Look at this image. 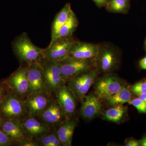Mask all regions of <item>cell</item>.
<instances>
[{
  "label": "cell",
  "instance_id": "cell-28",
  "mask_svg": "<svg viewBox=\"0 0 146 146\" xmlns=\"http://www.w3.org/2000/svg\"><path fill=\"white\" fill-rule=\"evenodd\" d=\"M15 145L19 146H37L36 140L26 137L18 141Z\"/></svg>",
  "mask_w": 146,
  "mask_h": 146
},
{
  "label": "cell",
  "instance_id": "cell-13",
  "mask_svg": "<svg viewBox=\"0 0 146 146\" xmlns=\"http://www.w3.org/2000/svg\"><path fill=\"white\" fill-rule=\"evenodd\" d=\"M54 97L68 118H70L74 114L77 99L68 86L64 84L59 87L55 92Z\"/></svg>",
  "mask_w": 146,
  "mask_h": 146
},
{
  "label": "cell",
  "instance_id": "cell-10",
  "mask_svg": "<svg viewBox=\"0 0 146 146\" xmlns=\"http://www.w3.org/2000/svg\"><path fill=\"white\" fill-rule=\"evenodd\" d=\"M36 118L54 128L68 118L54 98Z\"/></svg>",
  "mask_w": 146,
  "mask_h": 146
},
{
  "label": "cell",
  "instance_id": "cell-2",
  "mask_svg": "<svg viewBox=\"0 0 146 146\" xmlns=\"http://www.w3.org/2000/svg\"><path fill=\"white\" fill-rule=\"evenodd\" d=\"M28 115L23 100L9 88L0 104V117L2 119H16L21 121Z\"/></svg>",
  "mask_w": 146,
  "mask_h": 146
},
{
  "label": "cell",
  "instance_id": "cell-37",
  "mask_svg": "<svg viewBox=\"0 0 146 146\" xmlns=\"http://www.w3.org/2000/svg\"><path fill=\"white\" fill-rule=\"evenodd\" d=\"M145 82H146V80H145Z\"/></svg>",
  "mask_w": 146,
  "mask_h": 146
},
{
  "label": "cell",
  "instance_id": "cell-32",
  "mask_svg": "<svg viewBox=\"0 0 146 146\" xmlns=\"http://www.w3.org/2000/svg\"><path fill=\"white\" fill-rule=\"evenodd\" d=\"M139 65L142 70H146V56L139 61Z\"/></svg>",
  "mask_w": 146,
  "mask_h": 146
},
{
  "label": "cell",
  "instance_id": "cell-27",
  "mask_svg": "<svg viewBox=\"0 0 146 146\" xmlns=\"http://www.w3.org/2000/svg\"><path fill=\"white\" fill-rule=\"evenodd\" d=\"M14 143L0 129V146H10Z\"/></svg>",
  "mask_w": 146,
  "mask_h": 146
},
{
  "label": "cell",
  "instance_id": "cell-3",
  "mask_svg": "<svg viewBox=\"0 0 146 146\" xmlns=\"http://www.w3.org/2000/svg\"><path fill=\"white\" fill-rule=\"evenodd\" d=\"M99 44L98 53L95 58L96 68L103 73H109L117 67L120 52L117 47L109 43Z\"/></svg>",
  "mask_w": 146,
  "mask_h": 146
},
{
  "label": "cell",
  "instance_id": "cell-34",
  "mask_svg": "<svg viewBox=\"0 0 146 146\" xmlns=\"http://www.w3.org/2000/svg\"><path fill=\"white\" fill-rule=\"evenodd\" d=\"M138 98L146 103V93L141 94L138 96Z\"/></svg>",
  "mask_w": 146,
  "mask_h": 146
},
{
  "label": "cell",
  "instance_id": "cell-22",
  "mask_svg": "<svg viewBox=\"0 0 146 146\" xmlns=\"http://www.w3.org/2000/svg\"><path fill=\"white\" fill-rule=\"evenodd\" d=\"M36 140L37 146H63L58 136L56 128Z\"/></svg>",
  "mask_w": 146,
  "mask_h": 146
},
{
  "label": "cell",
  "instance_id": "cell-14",
  "mask_svg": "<svg viewBox=\"0 0 146 146\" xmlns=\"http://www.w3.org/2000/svg\"><path fill=\"white\" fill-rule=\"evenodd\" d=\"M119 80L112 76H107L100 79L96 84L97 96L102 99H108L118 92L122 87Z\"/></svg>",
  "mask_w": 146,
  "mask_h": 146
},
{
  "label": "cell",
  "instance_id": "cell-31",
  "mask_svg": "<svg viewBox=\"0 0 146 146\" xmlns=\"http://www.w3.org/2000/svg\"><path fill=\"white\" fill-rule=\"evenodd\" d=\"M126 146H138L140 145V141L134 139H130L125 144Z\"/></svg>",
  "mask_w": 146,
  "mask_h": 146
},
{
  "label": "cell",
  "instance_id": "cell-6",
  "mask_svg": "<svg viewBox=\"0 0 146 146\" xmlns=\"http://www.w3.org/2000/svg\"><path fill=\"white\" fill-rule=\"evenodd\" d=\"M47 91L54 96L60 86L66 83L61 74L59 62L44 58L41 62Z\"/></svg>",
  "mask_w": 146,
  "mask_h": 146
},
{
  "label": "cell",
  "instance_id": "cell-15",
  "mask_svg": "<svg viewBox=\"0 0 146 146\" xmlns=\"http://www.w3.org/2000/svg\"><path fill=\"white\" fill-rule=\"evenodd\" d=\"M99 49V44L76 41L71 47L68 56L84 60L95 59Z\"/></svg>",
  "mask_w": 146,
  "mask_h": 146
},
{
  "label": "cell",
  "instance_id": "cell-25",
  "mask_svg": "<svg viewBox=\"0 0 146 146\" xmlns=\"http://www.w3.org/2000/svg\"><path fill=\"white\" fill-rule=\"evenodd\" d=\"M131 91L137 96L146 93V82L145 81L138 82L133 84L131 88Z\"/></svg>",
  "mask_w": 146,
  "mask_h": 146
},
{
  "label": "cell",
  "instance_id": "cell-35",
  "mask_svg": "<svg viewBox=\"0 0 146 146\" xmlns=\"http://www.w3.org/2000/svg\"><path fill=\"white\" fill-rule=\"evenodd\" d=\"M144 47L145 50L146 51V38L145 39V42H144Z\"/></svg>",
  "mask_w": 146,
  "mask_h": 146
},
{
  "label": "cell",
  "instance_id": "cell-18",
  "mask_svg": "<svg viewBox=\"0 0 146 146\" xmlns=\"http://www.w3.org/2000/svg\"><path fill=\"white\" fill-rule=\"evenodd\" d=\"M76 126V122L68 118L56 127L58 136L63 146H72Z\"/></svg>",
  "mask_w": 146,
  "mask_h": 146
},
{
  "label": "cell",
  "instance_id": "cell-4",
  "mask_svg": "<svg viewBox=\"0 0 146 146\" xmlns=\"http://www.w3.org/2000/svg\"><path fill=\"white\" fill-rule=\"evenodd\" d=\"M58 62L61 74L66 82L80 73L96 68L95 58L84 60L68 56Z\"/></svg>",
  "mask_w": 146,
  "mask_h": 146
},
{
  "label": "cell",
  "instance_id": "cell-30",
  "mask_svg": "<svg viewBox=\"0 0 146 146\" xmlns=\"http://www.w3.org/2000/svg\"><path fill=\"white\" fill-rule=\"evenodd\" d=\"M99 8L106 7L108 0H92Z\"/></svg>",
  "mask_w": 146,
  "mask_h": 146
},
{
  "label": "cell",
  "instance_id": "cell-7",
  "mask_svg": "<svg viewBox=\"0 0 146 146\" xmlns=\"http://www.w3.org/2000/svg\"><path fill=\"white\" fill-rule=\"evenodd\" d=\"M76 41L72 36L58 37L51 41L48 46L43 49L45 58L53 61L62 60L68 56L71 47Z\"/></svg>",
  "mask_w": 146,
  "mask_h": 146
},
{
  "label": "cell",
  "instance_id": "cell-17",
  "mask_svg": "<svg viewBox=\"0 0 146 146\" xmlns=\"http://www.w3.org/2000/svg\"><path fill=\"white\" fill-rule=\"evenodd\" d=\"M82 102L80 115L84 118L91 119L100 112L102 104L96 96L90 95L84 97Z\"/></svg>",
  "mask_w": 146,
  "mask_h": 146
},
{
  "label": "cell",
  "instance_id": "cell-20",
  "mask_svg": "<svg viewBox=\"0 0 146 146\" xmlns=\"http://www.w3.org/2000/svg\"><path fill=\"white\" fill-rule=\"evenodd\" d=\"M78 25V20L76 14L71 10L67 22L61 27L58 34L57 37H67L72 36Z\"/></svg>",
  "mask_w": 146,
  "mask_h": 146
},
{
  "label": "cell",
  "instance_id": "cell-16",
  "mask_svg": "<svg viewBox=\"0 0 146 146\" xmlns=\"http://www.w3.org/2000/svg\"><path fill=\"white\" fill-rule=\"evenodd\" d=\"M0 129L13 141L14 145L27 137L21 121L19 120L2 119L0 123Z\"/></svg>",
  "mask_w": 146,
  "mask_h": 146
},
{
  "label": "cell",
  "instance_id": "cell-24",
  "mask_svg": "<svg viewBox=\"0 0 146 146\" xmlns=\"http://www.w3.org/2000/svg\"><path fill=\"white\" fill-rule=\"evenodd\" d=\"M125 111V108L118 105L107 110L106 112L105 117L110 121L117 122L121 119Z\"/></svg>",
  "mask_w": 146,
  "mask_h": 146
},
{
  "label": "cell",
  "instance_id": "cell-5",
  "mask_svg": "<svg viewBox=\"0 0 146 146\" xmlns=\"http://www.w3.org/2000/svg\"><path fill=\"white\" fill-rule=\"evenodd\" d=\"M98 71L93 69L80 73L69 79L66 83L76 98L82 102L96 81Z\"/></svg>",
  "mask_w": 146,
  "mask_h": 146
},
{
  "label": "cell",
  "instance_id": "cell-12",
  "mask_svg": "<svg viewBox=\"0 0 146 146\" xmlns=\"http://www.w3.org/2000/svg\"><path fill=\"white\" fill-rule=\"evenodd\" d=\"M21 122L27 137L35 140L54 129L37 118L28 115L21 120Z\"/></svg>",
  "mask_w": 146,
  "mask_h": 146
},
{
  "label": "cell",
  "instance_id": "cell-8",
  "mask_svg": "<svg viewBox=\"0 0 146 146\" xmlns=\"http://www.w3.org/2000/svg\"><path fill=\"white\" fill-rule=\"evenodd\" d=\"M6 83L9 88L23 100L29 95V83L27 65H22L7 78Z\"/></svg>",
  "mask_w": 146,
  "mask_h": 146
},
{
  "label": "cell",
  "instance_id": "cell-29",
  "mask_svg": "<svg viewBox=\"0 0 146 146\" xmlns=\"http://www.w3.org/2000/svg\"><path fill=\"white\" fill-rule=\"evenodd\" d=\"M9 89L8 86L6 83L5 80L0 81V104L4 98Z\"/></svg>",
  "mask_w": 146,
  "mask_h": 146
},
{
  "label": "cell",
  "instance_id": "cell-23",
  "mask_svg": "<svg viewBox=\"0 0 146 146\" xmlns=\"http://www.w3.org/2000/svg\"><path fill=\"white\" fill-rule=\"evenodd\" d=\"M131 98V94L130 91L122 86L119 91L110 97L107 100L112 105L118 106L128 102Z\"/></svg>",
  "mask_w": 146,
  "mask_h": 146
},
{
  "label": "cell",
  "instance_id": "cell-21",
  "mask_svg": "<svg viewBox=\"0 0 146 146\" xmlns=\"http://www.w3.org/2000/svg\"><path fill=\"white\" fill-rule=\"evenodd\" d=\"M108 12L126 14L130 8V0H108L105 7Z\"/></svg>",
  "mask_w": 146,
  "mask_h": 146
},
{
  "label": "cell",
  "instance_id": "cell-11",
  "mask_svg": "<svg viewBox=\"0 0 146 146\" xmlns=\"http://www.w3.org/2000/svg\"><path fill=\"white\" fill-rule=\"evenodd\" d=\"M27 76L29 83V95L42 91L48 92L41 63H33L27 65Z\"/></svg>",
  "mask_w": 146,
  "mask_h": 146
},
{
  "label": "cell",
  "instance_id": "cell-1",
  "mask_svg": "<svg viewBox=\"0 0 146 146\" xmlns=\"http://www.w3.org/2000/svg\"><path fill=\"white\" fill-rule=\"evenodd\" d=\"M13 48L18 59L25 65L41 63L45 58L43 49L35 46L25 33L14 40Z\"/></svg>",
  "mask_w": 146,
  "mask_h": 146
},
{
  "label": "cell",
  "instance_id": "cell-26",
  "mask_svg": "<svg viewBox=\"0 0 146 146\" xmlns=\"http://www.w3.org/2000/svg\"><path fill=\"white\" fill-rule=\"evenodd\" d=\"M128 103L136 108L140 113H146V103L139 98L131 100Z\"/></svg>",
  "mask_w": 146,
  "mask_h": 146
},
{
  "label": "cell",
  "instance_id": "cell-36",
  "mask_svg": "<svg viewBox=\"0 0 146 146\" xmlns=\"http://www.w3.org/2000/svg\"><path fill=\"white\" fill-rule=\"evenodd\" d=\"M1 117H0V123H1Z\"/></svg>",
  "mask_w": 146,
  "mask_h": 146
},
{
  "label": "cell",
  "instance_id": "cell-9",
  "mask_svg": "<svg viewBox=\"0 0 146 146\" xmlns=\"http://www.w3.org/2000/svg\"><path fill=\"white\" fill-rule=\"evenodd\" d=\"M54 98L52 94L46 91L29 94L23 100L28 115L37 117Z\"/></svg>",
  "mask_w": 146,
  "mask_h": 146
},
{
  "label": "cell",
  "instance_id": "cell-33",
  "mask_svg": "<svg viewBox=\"0 0 146 146\" xmlns=\"http://www.w3.org/2000/svg\"><path fill=\"white\" fill-rule=\"evenodd\" d=\"M140 145L146 146V135L140 141Z\"/></svg>",
  "mask_w": 146,
  "mask_h": 146
},
{
  "label": "cell",
  "instance_id": "cell-19",
  "mask_svg": "<svg viewBox=\"0 0 146 146\" xmlns=\"http://www.w3.org/2000/svg\"><path fill=\"white\" fill-rule=\"evenodd\" d=\"M72 10L70 3H67L56 15L52 27L51 41L57 37L60 29L67 22Z\"/></svg>",
  "mask_w": 146,
  "mask_h": 146
}]
</instances>
